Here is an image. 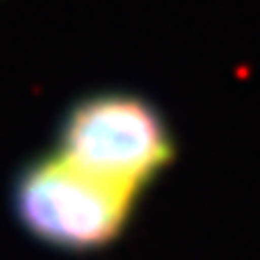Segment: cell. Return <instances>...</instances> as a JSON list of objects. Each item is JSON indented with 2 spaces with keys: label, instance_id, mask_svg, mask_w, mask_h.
<instances>
[{
  "label": "cell",
  "instance_id": "1",
  "mask_svg": "<svg viewBox=\"0 0 260 260\" xmlns=\"http://www.w3.org/2000/svg\"><path fill=\"white\" fill-rule=\"evenodd\" d=\"M141 194L80 169L61 152L30 158L11 183V213L30 241L64 255H97L130 230Z\"/></svg>",
  "mask_w": 260,
  "mask_h": 260
},
{
  "label": "cell",
  "instance_id": "2",
  "mask_svg": "<svg viewBox=\"0 0 260 260\" xmlns=\"http://www.w3.org/2000/svg\"><path fill=\"white\" fill-rule=\"evenodd\" d=\"M55 152L144 197L175 160V136L155 103L133 91H97L58 122Z\"/></svg>",
  "mask_w": 260,
  "mask_h": 260
}]
</instances>
